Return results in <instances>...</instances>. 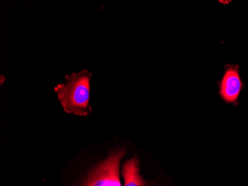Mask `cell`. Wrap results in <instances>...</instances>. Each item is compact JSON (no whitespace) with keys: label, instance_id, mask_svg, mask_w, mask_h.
<instances>
[{"label":"cell","instance_id":"cell-1","mask_svg":"<svg viewBox=\"0 0 248 186\" xmlns=\"http://www.w3.org/2000/svg\"><path fill=\"white\" fill-rule=\"evenodd\" d=\"M92 74L88 70L65 76L66 83L54 87L64 110L67 113L86 116L91 113L89 105Z\"/></svg>","mask_w":248,"mask_h":186},{"label":"cell","instance_id":"cell-2","mask_svg":"<svg viewBox=\"0 0 248 186\" xmlns=\"http://www.w3.org/2000/svg\"><path fill=\"white\" fill-rule=\"evenodd\" d=\"M124 150L115 151L89 174L83 186H121L119 167Z\"/></svg>","mask_w":248,"mask_h":186},{"label":"cell","instance_id":"cell-3","mask_svg":"<svg viewBox=\"0 0 248 186\" xmlns=\"http://www.w3.org/2000/svg\"><path fill=\"white\" fill-rule=\"evenodd\" d=\"M242 85L243 84L239 75V67L228 66L219 83V95L221 99L227 103H237Z\"/></svg>","mask_w":248,"mask_h":186},{"label":"cell","instance_id":"cell-4","mask_svg":"<svg viewBox=\"0 0 248 186\" xmlns=\"http://www.w3.org/2000/svg\"><path fill=\"white\" fill-rule=\"evenodd\" d=\"M124 186H145V183L140 176L139 161L137 158L126 161L123 166Z\"/></svg>","mask_w":248,"mask_h":186}]
</instances>
